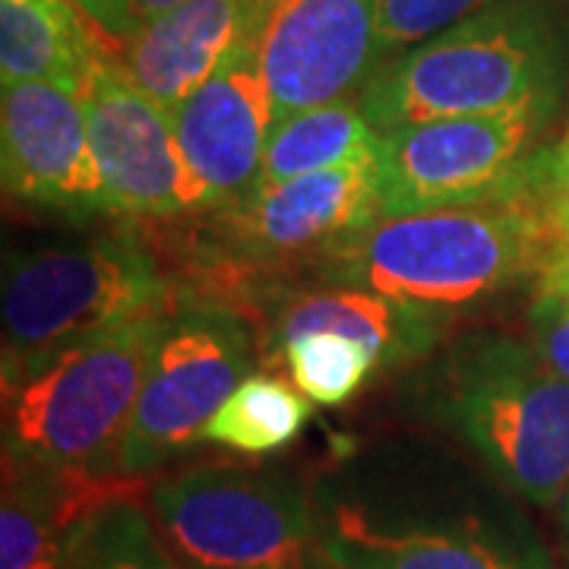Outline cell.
<instances>
[{"label":"cell","instance_id":"1","mask_svg":"<svg viewBox=\"0 0 569 569\" xmlns=\"http://www.w3.org/2000/svg\"><path fill=\"white\" fill-rule=\"evenodd\" d=\"M567 250L553 219L548 152L481 203L377 216L323 253L329 282L443 313L541 276Z\"/></svg>","mask_w":569,"mask_h":569},{"label":"cell","instance_id":"2","mask_svg":"<svg viewBox=\"0 0 569 569\" xmlns=\"http://www.w3.org/2000/svg\"><path fill=\"white\" fill-rule=\"evenodd\" d=\"M557 80L560 36L545 0H493L380 67L358 104L383 133L402 123L553 104Z\"/></svg>","mask_w":569,"mask_h":569},{"label":"cell","instance_id":"3","mask_svg":"<svg viewBox=\"0 0 569 569\" xmlns=\"http://www.w3.org/2000/svg\"><path fill=\"white\" fill-rule=\"evenodd\" d=\"M437 415L512 493L538 507L569 488V380L538 348L468 336L437 373Z\"/></svg>","mask_w":569,"mask_h":569},{"label":"cell","instance_id":"4","mask_svg":"<svg viewBox=\"0 0 569 569\" xmlns=\"http://www.w3.org/2000/svg\"><path fill=\"white\" fill-rule=\"evenodd\" d=\"M152 253L121 234L17 250L3 266V380L149 313L174 310Z\"/></svg>","mask_w":569,"mask_h":569},{"label":"cell","instance_id":"5","mask_svg":"<svg viewBox=\"0 0 569 569\" xmlns=\"http://www.w3.org/2000/svg\"><path fill=\"white\" fill-rule=\"evenodd\" d=\"M164 313H149L3 380V459L44 468L121 471V447Z\"/></svg>","mask_w":569,"mask_h":569},{"label":"cell","instance_id":"6","mask_svg":"<svg viewBox=\"0 0 569 569\" xmlns=\"http://www.w3.org/2000/svg\"><path fill=\"white\" fill-rule=\"evenodd\" d=\"M152 512L190 569H313L317 522L305 490L276 471L200 466L159 481Z\"/></svg>","mask_w":569,"mask_h":569},{"label":"cell","instance_id":"7","mask_svg":"<svg viewBox=\"0 0 569 569\" xmlns=\"http://www.w3.org/2000/svg\"><path fill=\"white\" fill-rule=\"evenodd\" d=\"M253 361L247 323L212 305L174 307L164 320L123 437V475L146 478L203 440L206 425L241 387Z\"/></svg>","mask_w":569,"mask_h":569},{"label":"cell","instance_id":"8","mask_svg":"<svg viewBox=\"0 0 569 569\" xmlns=\"http://www.w3.org/2000/svg\"><path fill=\"white\" fill-rule=\"evenodd\" d=\"M553 104L402 123L380 133V216L481 203L512 190Z\"/></svg>","mask_w":569,"mask_h":569},{"label":"cell","instance_id":"9","mask_svg":"<svg viewBox=\"0 0 569 569\" xmlns=\"http://www.w3.org/2000/svg\"><path fill=\"white\" fill-rule=\"evenodd\" d=\"M82 108L114 212L174 219L209 206L206 187L178 146L171 114L142 92L123 63L96 51L82 82Z\"/></svg>","mask_w":569,"mask_h":569},{"label":"cell","instance_id":"10","mask_svg":"<svg viewBox=\"0 0 569 569\" xmlns=\"http://www.w3.org/2000/svg\"><path fill=\"white\" fill-rule=\"evenodd\" d=\"M253 44L276 121L346 102L383 63L377 0H263Z\"/></svg>","mask_w":569,"mask_h":569},{"label":"cell","instance_id":"11","mask_svg":"<svg viewBox=\"0 0 569 569\" xmlns=\"http://www.w3.org/2000/svg\"><path fill=\"white\" fill-rule=\"evenodd\" d=\"M380 146V142H377ZM219 209V238L231 260L282 263L329 250L380 216V152L272 187Z\"/></svg>","mask_w":569,"mask_h":569},{"label":"cell","instance_id":"12","mask_svg":"<svg viewBox=\"0 0 569 569\" xmlns=\"http://www.w3.org/2000/svg\"><path fill=\"white\" fill-rule=\"evenodd\" d=\"M3 190L70 216L114 212L92 152L82 92L63 82H10L0 92Z\"/></svg>","mask_w":569,"mask_h":569},{"label":"cell","instance_id":"13","mask_svg":"<svg viewBox=\"0 0 569 569\" xmlns=\"http://www.w3.org/2000/svg\"><path fill=\"white\" fill-rule=\"evenodd\" d=\"M171 123L209 206L234 203L257 187L276 108L253 32L171 111Z\"/></svg>","mask_w":569,"mask_h":569},{"label":"cell","instance_id":"14","mask_svg":"<svg viewBox=\"0 0 569 569\" xmlns=\"http://www.w3.org/2000/svg\"><path fill=\"white\" fill-rule=\"evenodd\" d=\"M146 478L3 459L0 569H70L108 509L137 503Z\"/></svg>","mask_w":569,"mask_h":569},{"label":"cell","instance_id":"15","mask_svg":"<svg viewBox=\"0 0 569 569\" xmlns=\"http://www.w3.org/2000/svg\"><path fill=\"white\" fill-rule=\"evenodd\" d=\"M317 550L336 569H550L529 531L459 526H380L367 509L336 507L317 529Z\"/></svg>","mask_w":569,"mask_h":569},{"label":"cell","instance_id":"16","mask_svg":"<svg viewBox=\"0 0 569 569\" xmlns=\"http://www.w3.org/2000/svg\"><path fill=\"white\" fill-rule=\"evenodd\" d=\"M263 0H183L146 20L123 48V70L171 114L253 32Z\"/></svg>","mask_w":569,"mask_h":569},{"label":"cell","instance_id":"17","mask_svg":"<svg viewBox=\"0 0 569 569\" xmlns=\"http://www.w3.org/2000/svg\"><path fill=\"white\" fill-rule=\"evenodd\" d=\"M433 310L406 305L365 288H326L317 295H301L284 307L276 320V346L301 332H342L365 342L380 367L406 365L421 358L437 342L440 326Z\"/></svg>","mask_w":569,"mask_h":569},{"label":"cell","instance_id":"18","mask_svg":"<svg viewBox=\"0 0 569 569\" xmlns=\"http://www.w3.org/2000/svg\"><path fill=\"white\" fill-rule=\"evenodd\" d=\"M96 41L70 0H0V82H63L80 89Z\"/></svg>","mask_w":569,"mask_h":569},{"label":"cell","instance_id":"19","mask_svg":"<svg viewBox=\"0 0 569 569\" xmlns=\"http://www.w3.org/2000/svg\"><path fill=\"white\" fill-rule=\"evenodd\" d=\"M377 142L380 130L367 121L361 104L348 99L288 114L272 123L257 187H272L323 168L355 162L373 152Z\"/></svg>","mask_w":569,"mask_h":569},{"label":"cell","instance_id":"20","mask_svg":"<svg viewBox=\"0 0 569 569\" xmlns=\"http://www.w3.org/2000/svg\"><path fill=\"white\" fill-rule=\"evenodd\" d=\"M310 418L301 389H291L279 377H244L216 418L206 425L203 440L238 452H276L288 447Z\"/></svg>","mask_w":569,"mask_h":569},{"label":"cell","instance_id":"21","mask_svg":"<svg viewBox=\"0 0 569 569\" xmlns=\"http://www.w3.org/2000/svg\"><path fill=\"white\" fill-rule=\"evenodd\" d=\"M282 358L295 389H301L317 406H342L365 387L373 367H380L377 355L342 332H301L282 342Z\"/></svg>","mask_w":569,"mask_h":569},{"label":"cell","instance_id":"22","mask_svg":"<svg viewBox=\"0 0 569 569\" xmlns=\"http://www.w3.org/2000/svg\"><path fill=\"white\" fill-rule=\"evenodd\" d=\"M70 569H174V563L137 503H121L89 529Z\"/></svg>","mask_w":569,"mask_h":569},{"label":"cell","instance_id":"23","mask_svg":"<svg viewBox=\"0 0 569 569\" xmlns=\"http://www.w3.org/2000/svg\"><path fill=\"white\" fill-rule=\"evenodd\" d=\"M488 3L493 0H377V36L383 61L440 36Z\"/></svg>","mask_w":569,"mask_h":569},{"label":"cell","instance_id":"24","mask_svg":"<svg viewBox=\"0 0 569 569\" xmlns=\"http://www.w3.org/2000/svg\"><path fill=\"white\" fill-rule=\"evenodd\" d=\"M531 339L538 355L553 367L563 380H569V307L550 295L548 288H535L529 307Z\"/></svg>","mask_w":569,"mask_h":569},{"label":"cell","instance_id":"25","mask_svg":"<svg viewBox=\"0 0 569 569\" xmlns=\"http://www.w3.org/2000/svg\"><path fill=\"white\" fill-rule=\"evenodd\" d=\"M70 7L80 13L86 26H92V32L104 41V44H121L140 32L142 20L137 17L133 0H70Z\"/></svg>","mask_w":569,"mask_h":569},{"label":"cell","instance_id":"26","mask_svg":"<svg viewBox=\"0 0 569 569\" xmlns=\"http://www.w3.org/2000/svg\"><path fill=\"white\" fill-rule=\"evenodd\" d=\"M548 187L553 219L563 234V244L569 250V137L560 149L548 152Z\"/></svg>","mask_w":569,"mask_h":569},{"label":"cell","instance_id":"27","mask_svg":"<svg viewBox=\"0 0 569 569\" xmlns=\"http://www.w3.org/2000/svg\"><path fill=\"white\" fill-rule=\"evenodd\" d=\"M183 0H133V7H137V17L142 22L152 20V17H159L164 10H171V7H178Z\"/></svg>","mask_w":569,"mask_h":569},{"label":"cell","instance_id":"28","mask_svg":"<svg viewBox=\"0 0 569 569\" xmlns=\"http://www.w3.org/2000/svg\"><path fill=\"white\" fill-rule=\"evenodd\" d=\"M317 553H320V550H317ZM313 569H336V567H329L323 557H317V567H313Z\"/></svg>","mask_w":569,"mask_h":569},{"label":"cell","instance_id":"29","mask_svg":"<svg viewBox=\"0 0 569 569\" xmlns=\"http://www.w3.org/2000/svg\"><path fill=\"white\" fill-rule=\"evenodd\" d=\"M567 522H569V509H567Z\"/></svg>","mask_w":569,"mask_h":569}]
</instances>
